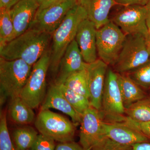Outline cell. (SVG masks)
Segmentation results:
<instances>
[{"mask_svg": "<svg viewBox=\"0 0 150 150\" xmlns=\"http://www.w3.org/2000/svg\"><path fill=\"white\" fill-rule=\"evenodd\" d=\"M40 134L59 143L74 141L76 125L50 110H40L34 121Z\"/></svg>", "mask_w": 150, "mask_h": 150, "instance_id": "obj_7", "label": "cell"}, {"mask_svg": "<svg viewBox=\"0 0 150 150\" xmlns=\"http://www.w3.org/2000/svg\"><path fill=\"white\" fill-rule=\"evenodd\" d=\"M115 1H116V0H115Z\"/></svg>", "mask_w": 150, "mask_h": 150, "instance_id": "obj_39", "label": "cell"}, {"mask_svg": "<svg viewBox=\"0 0 150 150\" xmlns=\"http://www.w3.org/2000/svg\"><path fill=\"white\" fill-rule=\"evenodd\" d=\"M55 150H85L80 144L74 141L59 143L56 146Z\"/></svg>", "mask_w": 150, "mask_h": 150, "instance_id": "obj_31", "label": "cell"}, {"mask_svg": "<svg viewBox=\"0 0 150 150\" xmlns=\"http://www.w3.org/2000/svg\"><path fill=\"white\" fill-rule=\"evenodd\" d=\"M0 150H16L10 135L5 112L1 113L0 118Z\"/></svg>", "mask_w": 150, "mask_h": 150, "instance_id": "obj_27", "label": "cell"}, {"mask_svg": "<svg viewBox=\"0 0 150 150\" xmlns=\"http://www.w3.org/2000/svg\"><path fill=\"white\" fill-rule=\"evenodd\" d=\"M91 150H133L132 146L122 144L105 137Z\"/></svg>", "mask_w": 150, "mask_h": 150, "instance_id": "obj_28", "label": "cell"}, {"mask_svg": "<svg viewBox=\"0 0 150 150\" xmlns=\"http://www.w3.org/2000/svg\"><path fill=\"white\" fill-rule=\"evenodd\" d=\"M15 37L14 27L10 10L0 9V47Z\"/></svg>", "mask_w": 150, "mask_h": 150, "instance_id": "obj_24", "label": "cell"}, {"mask_svg": "<svg viewBox=\"0 0 150 150\" xmlns=\"http://www.w3.org/2000/svg\"><path fill=\"white\" fill-rule=\"evenodd\" d=\"M8 110L12 120L17 124L26 125L35 121L33 109L19 96L11 99Z\"/></svg>", "mask_w": 150, "mask_h": 150, "instance_id": "obj_20", "label": "cell"}, {"mask_svg": "<svg viewBox=\"0 0 150 150\" xmlns=\"http://www.w3.org/2000/svg\"><path fill=\"white\" fill-rule=\"evenodd\" d=\"M77 4L85 10L88 18L93 23L97 29L110 21V9L117 4L115 0H76Z\"/></svg>", "mask_w": 150, "mask_h": 150, "instance_id": "obj_18", "label": "cell"}, {"mask_svg": "<svg viewBox=\"0 0 150 150\" xmlns=\"http://www.w3.org/2000/svg\"><path fill=\"white\" fill-rule=\"evenodd\" d=\"M96 31L93 23L87 18L81 23L75 37L84 60L87 64L98 59Z\"/></svg>", "mask_w": 150, "mask_h": 150, "instance_id": "obj_15", "label": "cell"}, {"mask_svg": "<svg viewBox=\"0 0 150 150\" xmlns=\"http://www.w3.org/2000/svg\"><path fill=\"white\" fill-rule=\"evenodd\" d=\"M133 150H150V142H143L132 145Z\"/></svg>", "mask_w": 150, "mask_h": 150, "instance_id": "obj_35", "label": "cell"}, {"mask_svg": "<svg viewBox=\"0 0 150 150\" xmlns=\"http://www.w3.org/2000/svg\"><path fill=\"white\" fill-rule=\"evenodd\" d=\"M118 4L125 6L129 5H139L146 6L150 2V0H116Z\"/></svg>", "mask_w": 150, "mask_h": 150, "instance_id": "obj_32", "label": "cell"}, {"mask_svg": "<svg viewBox=\"0 0 150 150\" xmlns=\"http://www.w3.org/2000/svg\"><path fill=\"white\" fill-rule=\"evenodd\" d=\"M73 91L89 99L86 69L78 72L70 76L64 84Z\"/></svg>", "mask_w": 150, "mask_h": 150, "instance_id": "obj_25", "label": "cell"}, {"mask_svg": "<svg viewBox=\"0 0 150 150\" xmlns=\"http://www.w3.org/2000/svg\"><path fill=\"white\" fill-rule=\"evenodd\" d=\"M87 18L86 11L77 4L68 12L62 23L51 35L49 70L55 79L61 59L70 43L75 40L79 25Z\"/></svg>", "mask_w": 150, "mask_h": 150, "instance_id": "obj_2", "label": "cell"}, {"mask_svg": "<svg viewBox=\"0 0 150 150\" xmlns=\"http://www.w3.org/2000/svg\"><path fill=\"white\" fill-rule=\"evenodd\" d=\"M30 150V149H28V150Z\"/></svg>", "mask_w": 150, "mask_h": 150, "instance_id": "obj_38", "label": "cell"}, {"mask_svg": "<svg viewBox=\"0 0 150 150\" xmlns=\"http://www.w3.org/2000/svg\"><path fill=\"white\" fill-rule=\"evenodd\" d=\"M20 0H0V9L10 10Z\"/></svg>", "mask_w": 150, "mask_h": 150, "instance_id": "obj_34", "label": "cell"}, {"mask_svg": "<svg viewBox=\"0 0 150 150\" xmlns=\"http://www.w3.org/2000/svg\"><path fill=\"white\" fill-rule=\"evenodd\" d=\"M38 7L36 0H20L10 9L16 37L29 29Z\"/></svg>", "mask_w": 150, "mask_h": 150, "instance_id": "obj_16", "label": "cell"}, {"mask_svg": "<svg viewBox=\"0 0 150 150\" xmlns=\"http://www.w3.org/2000/svg\"><path fill=\"white\" fill-rule=\"evenodd\" d=\"M145 6L129 5L118 12L111 21L126 35L140 34L146 37L148 32Z\"/></svg>", "mask_w": 150, "mask_h": 150, "instance_id": "obj_9", "label": "cell"}, {"mask_svg": "<svg viewBox=\"0 0 150 150\" xmlns=\"http://www.w3.org/2000/svg\"><path fill=\"white\" fill-rule=\"evenodd\" d=\"M50 61L49 50L33 66L27 82L20 94L21 98L33 109L41 105L46 97V77Z\"/></svg>", "mask_w": 150, "mask_h": 150, "instance_id": "obj_6", "label": "cell"}, {"mask_svg": "<svg viewBox=\"0 0 150 150\" xmlns=\"http://www.w3.org/2000/svg\"><path fill=\"white\" fill-rule=\"evenodd\" d=\"M32 67L21 59L7 60L0 57L1 104L7 98L19 96Z\"/></svg>", "mask_w": 150, "mask_h": 150, "instance_id": "obj_3", "label": "cell"}, {"mask_svg": "<svg viewBox=\"0 0 150 150\" xmlns=\"http://www.w3.org/2000/svg\"><path fill=\"white\" fill-rule=\"evenodd\" d=\"M150 58V48L146 38L140 34L126 35V39L113 65L118 74L127 73L138 68Z\"/></svg>", "mask_w": 150, "mask_h": 150, "instance_id": "obj_5", "label": "cell"}, {"mask_svg": "<svg viewBox=\"0 0 150 150\" xmlns=\"http://www.w3.org/2000/svg\"><path fill=\"white\" fill-rule=\"evenodd\" d=\"M103 128L105 137L122 144L132 146L150 142L147 137L126 121L113 123L103 121Z\"/></svg>", "mask_w": 150, "mask_h": 150, "instance_id": "obj_13", "label": "cell"}, {"mask_svg": "<svg viewBox=\"0 0 150 150\" xmlns=\"http://www.w3.org/2000/svg\"><path fill=\"white\" fill-rule=\"evenodd\" d=\"M87 64L77 42L74 40L61 59L54 83L56 85L64 84L71 75L85 69Z\"/></svg>", "mask_w": 150, "mask_h": 150, "instance_id": "obj_14", "label": "cell"}, {"mask_svg": "<svg viewBox=\"0 0 150 150\" xmlns=\"http://www.w3.org/2000/svg\"><path fill=\"white\" fill-rule=\"evenodd\" d=\"M142 88L150 89V58L140 67L126 73Z\"/></svg>", "mask_w": 150, "mask_h": 150, "instance_id": "obj_26", "label": "cell"}, {"mask_svg": "<svg viewBox=\"0 0 150 150\" xmlns=\"http://www.w3.org/2000/svg\"><path fill=\"white\" fill-rule=\"evenodd\" d=\"M55 141L53 139L39 134L30 149V150H55Z\"/></svg>", "mask_w": 150, "mask_h": 150, "instance_id": "obj_29", "label": "cell"}, {"mask_svg": "<svg viewBox=\"0 0 150 150\" xmlns=\"http://www.w3.org/2000/svg\"><path fill=\"white\" fill-rule=\"evenodd\" d=\"M146 23L148 28H150V2L146 6Z\"/></svg>", "mask_w": 150, "mask_h": 150, "instance_id": "obj_36", "label": "cell"}, {"mask_svg": "<svg viewBox=\"0 0 150 150\" xmlns=\"http://www.w3.org/2000/svg\"><path fill=\"white\" fill-rule=\"evenodd\" d=\"M70 104L82 116L84 112L91 106L89 99L76 92L64 84L57 85Z\"/></svg>", "mask_w": 150, "mask_h": 150, "instance_id": "obj_23", "label": "cell"}, {"mask_svg": "<svg viewBox=\"0 0 150 150\" xmlns=\"http://www.w3.org/2000/svg\"><path fill=\"white\" fill-rule=\"evenodd\" d=\"M56 109L71 117L76 125L80 124L82 115L78 113L66 99L59 87L52 84L49 87L44 101L41 105L40 110Z\"/></svg>", "mask_w": 150, "mask_h": 150, "instance_id": "obj_17", "label": "cell"}, {"mask_svg": "<svg viewBox=\"0 0 150 150\" xmlns=\"http://www.w3.org/2000/svg\"><path fill=\"white\" fill-rule=\"evenodd\" d=\"M145 38H146V40L148 46L150 48V28H149L148 29L147 34L146 35Z\"/></svg>", "mask_w": 150, "mask_h": 150, "instance_id": "obj_37", "label": "cell"}, {"mask_svg": "<svg viewBox=\"0 0 150 150\" xmlns=\"http://www.w3.org/2000/svg\"><path fill=\"white\" fill-rule=\"evenodd\" d=\"M108 65L98 59L87 64L86 68L90 102L91 106L98 110L101 107V100Z\"/></svg>", "mask_w": 150, "mask_h": 150, "instance_id": "obj_12", "label": "cell"}, {"mask_svg": "<svg viewBox=\"0 0 150 150\" xmlns=\"http://www.w3.org/2000/svg\"><path fill=\"white\" fill-rule=\"evenodd\" d=\"M125 114L134 121H150V96H147L126 108Z\"/></svg>", "mask_w": 150, "mask_h": 150, "instance_id": "obj_22", "label": "cell"}, {"mask_svg": "<svg viewBox=\"0 0 150 150\" xmlns=\"http://www.w3.org/2000/svg\"><path fill=\"white\" fill-rule=\"evenodd\" d=\"M126 38V34L110 20L97 29V50L99 59L107 64L113 66L118 59Z\"/></svg>", "mask_w": 150, "mask_h": 150, "instance_id": "obj_8", "label": "cell"}, {"mask_svg": "<svg viewBox=\"0 0 150 150\" xmlns=\"http://www.w3.org/2000/svg\"><path fill=\"white\" fill-rule=\"evenodd\" d=\"M76 4V0H64L37 11L29 28L52 35L62 23L68 12Z\"/></svg>", "mask_w": 150, "mask_h": 150, "instance_id": "obj_10", "label": "cell"}, {"mask_svg": "<svg viewBox=\"0 0 150 150\" xmlns=\"http://www.w3.org/2000/svg\"><path fill=\"white\" fill-rule=\"evenodd\" d=\"M39 7L37 11H40L47 8L50 6L54 5L64 0H36Z\"/></svg>", "mask_w": 150, "mask_h": 150, "instance_id": "obj_33", "label": "cell"}, {"mask_svg": "<svg viewBox=\"0 0 150 150\" xmlns=\"http://www.w3.org/2000/svg\"><path fill=\"white\" fill-rule=\"evenodd\" d=\"M118 74L119 87L125 109L147 96L143 88L127 74Z\"/></svg>", "mask_w": 150, "mask_h": 150, "instance_id": "obj_19", "label": "cell"}, {"mask_svg": "<svg viewBox=\"0 0 150 150\" xmlns=\"http://www.w3.org/2000/svg\"><path fill=\"white\" fill-rule=\"evenodd\" d=\"M125 121L134 126L150 140V121L137 122L133 121L127 117H126Z\"/></svg>", "mask_w": 150, "mask_h": 150, "instance_id": "obj_30", "label": "cell"}, {"mask_svg": "<svg viewBox=\"0 0 150 150\" xmlns=\"http://www.w3.org/2000/svg\"><path fill=\"white\" fill-rule=\"evenodd\" d=\"M99 111L104 122H123L126 118L118 73L109 68L106 74L101 107Z\"/></svg>", "mask_w": 150, "mask_h": 150, "instance_id": "obj_4", "label": "cell"}, {"mask_svg": "<svg viewBox=\"0 0 150 150\" xmlns=\"http://www.w3.org/2000/svg\"><path fill=\"white\" fill-rule=\"evenodd\" d=\"M51 35L29 28L0 47L1 58L7 60L21 59L33 66L48 51Z\"/></svg>", "mask_w": 150, "mask_h": 150, "instance_id": "obj_1", "label": "cell"}, {"mask_svg": "<svg viewBox=\"0 0 150 150\" xmlns=\"http://www.w3.org/2000/svg\"><path fill=\"white\" fill-rule=\"evenodd\" d=\"M38 134L33 127L28 125L14 130L13 138L16 150L30 149Z\"/></svg>", "mask_w": 150, "mask_h": 150, "instance_id": "obj_21", "label": "cell"}, {"mask_svg": "<svg viewBox=\"0 0 150 150\" xmlns=\"http://www.w3.org/2000/svg\"><path fill=\"white\" fill-rule=\"evenodd\" d=\"M103 120L99 111L91 106L82 116L79 133L80 144L85 150L92 148L105 137Z\"/></svg>", "mask_w": 150, "mask_h": 150, "instance_id": "obj_11", "label": "cell"}]
</instances>
